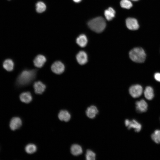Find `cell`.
I'll list each match as a JSON object with an SVG mask.
<instances>
[{"mask_svg":"<svg viewBox=\"0 0 160 160\" xmlns=\"http://www.w3.org/2000/svg\"><path fill=\"white\" fill-rule=\"evenodd\" d=\"M51 68L52 71L57 74H60L65 70L64 64L60 61H57L52 65Z\"/></svg>","mask_w":160,"mask_h":160,"instance_id":"obj_7","label":"cell"},{"mask_svg":"<svg viewBox=\"0 0 160 160\" xmlns=\"http://www.w3.org/2000/svg\"><path fill=\"white\" fill-rule=\"evenodd\" d=\"M74 2L76 3H79L80 2L81 0H73Z\"/></svg>","mask_w":160,"mask_h":160,"instance_id":"obj_27","label":"cell"},{"mask_svg":"<svg viewBox=\"0 0 160 160\" xmlns=\"http://www.w3.org/2000/svg\"><path fill=\"white\" fill-rule=\"evenodd\" d=\"M154 77L156 80L160 82V73H156L154 74Z\"/></svg>","mask_w":160,"mask_h":160,"instance_id":"obj_26","label":"cell"},{"mask_svg":"<svg viewBox=\"0 0 160 160\" xmlns=\"http://www.w3.org/2000/svg\"><path fill=\"white\" fill-rule=\"evenodd\" d=\"M25 150L27 153L31 154L36 152L37 150V148L35 145L30 144L26 146Z\"/></svg>","mask_w":160,"mask_h":160,"instance_id":"obj_23","label":"cell"},{"mask_svg":"<svg viewBox=\"0 0 160 160\" xmlns=\"http://www.w3.org/2000/svg\"><path fill=\"white\" fill-rule=\"evenodd\" d=\"M144 93L145 97L148 100H151L154 97L153 90L150 86H147L145 88Z\"/></svg>","mask_w":160,"mask_h":160,"instance_id":"obj_19","label":"cell"},{"mask_svg":"<svg viewBox=\"0 0 160 160\" xmlns=\"http://www.w3.org/2000/svg\"><path fill=\"white\" fill-rule=\"evenodd\" d=\"M82 151L81 147L78 144H73L71 148V153L74 156H77L80 155L82 153Z\"/></svg>","mask_w":160,"mask_h":160,"instance_id":"obj_17","label":"cell"},{"mask_svg":"<svg viewBox=\"0 0 160 160\" xmlns=\"http://www.w3.org/2000/svg\"><path fill=\"white\" fill-rule=\"evenodd\" d=\"M33 87L35 92L37 94H41L44 92L46 87L42 82L38 81L34 83Z\"/></svg>","mask_w":160,"mask_h":160,"instance_id":"obj_13","label":"cell"},{"mask_svg":"<svg viewBox=\"0 0 160 160\" xmlns=\"http://www.w3.org/2000/svg\"><path fill=\"white\" fill-rule=\"evenodd\" d=\"M129 55L132 61L137 63L144 62L146 58L145 52L141 47H135L133 49L129 52Z\"/></svg>","mask_w":160,"mask_h":160,"instance_id":"obj_2","label":"cell"},{"mask_svg":"<svg viewBox=\"0 0 160 160\" xmlns=\"http://www.w3.org/2000/svg\"><path fill=\"white\" fill-rule=\"evenodd\" d=\"M125 126L127 127L129 129L133 128L135 132H140L141 130V124L135 119L131 121L126 119L125 121Z\"/></svg>","mask_w":160,"mask_h":160,"instance_id":"obj_5","label":"cell"},{"mask_svg":"<svg viewBox=\"0 0 160 160\" xmlns=\"http://www.w3.org/2000/svg\"><path fill=\"white\" fill-rule=\"evenodd\" d=\"M36 73V71L34 70L23 71L18 77V84L23 85L28 83L34 78Z\"/></svg>","mask_w":160,"mask_h":160,"instance_id":"obj_3","label":"cell"},{"mask_svg":"<svg viewBox=\"0 0 160 160\" xmlns=\"http://www.w3.org/2000/svg\"><path fill=\"white\" fill-rule=\"evenodd\" d=\"M3 68L8 71H12L14 68V63L11 59H7L5 60L3 64Z\"/></svg>","mask_w":160,"mask_h":160,"instance_id":"obj_18","label":"cell"},{"mask_svg":"<svg viewBox=\"0 0 160 160\" xmlns=\"http://www.w3.org/2000/svg\"><path fill=\"white\" fill-rule=\"evenodd\" d=\"M96 154L92 151L87 150L86 154V159L87 160H94L95 159Z\"/></svg>","mask_w":160,"mask_h":160,"instance_id":"obj_25","label":"cell"},{"mask_svg":"<svg viewBox=\"0 0 160 160\" xmlns=\"http://www.w3.org/2000/svg\"><path fill=\"white\" fill-rule=\"evenodd\" d=\"M115 14V10L112 8L110 7L104 12L105 16L108 20H111L114 17Z\"/></svg>","mask_w":160,"mask_h":160,"instance_id":"obj_20","label":"cell"},{"mask_svg":"<svg viewBox=\"0 0 160 160\" xmlns=\"http://www.w3.org/2000/svg\"><path fill=\"white\" fill-rule=\"evenodd\" d=\"M58 117L60 120L68 122L70 120L71 116L68 111L66 110H62L60 111L59 113Z\"/></svg>","mask_w":160,"mask_h":160,"instance_id":"obj_14","label":"cell"},{"mask_svg":"<svg viewBox=\"0 0 160 160\" xmlns=\"http://www.w3.org/2000/svg\"><path fill=\"white\" fill-rule=\"evenodd\" d=\"M106 25L105 20L101 17L94 18L89 21L88 23L90 28L97 33L102 32L105 28Z\"/></svg>","mask_w":160,"mask_h":160,"instance_id":"obj_1","label":"cell"},{"mask_svg":"<svg viewBox=\"0 0 160 160\" xmlns=\"http://www.w3.org/2000/svg\"><path fill=\"white\" fill-rule=\"evenodd\" d=\"M76 42L80 47H83L87 45L88 40L87 36L84 34L80 35L76 39Z\"/></svg>","mask_w":160,"mask_h":160,"instance_id":"obj_15","label":"cell"},{"mask_svg":"<svg viewBox=\"0 0 160 160\" xmlns=\"http://www.w3.org/2000/svg\"><path fill=\"white\" fill-rule=\"evenodd\" d=\"M46 61V58L44 55H39L35 58L33 63L36 67L41 68L44 65Z\"/></svg>","mask_w":160,"mask_h":160,"instance_id":"obj_11","label":"cell"},{"mask_svg":"<svg viewBox=\"0 0 160 160\" xmlns=\"http://www.w3.org/2000/svg\"><path fill=\"white\" fill-rule=\"evenodd\" d=\"M152 140L157 144L160 143V130H155L151 135Z\"/></svg>","mask_w":160,"mask_h":160,"instance_id":"obj_22","label":"cell"},{"mask_svg":"<svg viewBox=\"0 0 160 160\" xmlns=\"http://www.w3.org/2000/svg\"><path fill=\"white\" fill-rule=\"evenodd\" d=\"M76 58L77 61L81 65L85 64L88 61V56L86 53L83 51H79L77 54Z\"/></svg>","mask_w":160,"mask_h":160,"instance_id":"obj_10","label":"cell"},{"mask_svg":"<svg viewBox=\"0 0 160 160\" xmlns=\"http://www.w3.org/2000/svg\"><path fill=\"white\" fill-rule=\"evenodd\" d=\"M98 112L97 108L94 105H92L88 107L86 111L87 116L89 118H94Z\"/></svg>","mask_w":160,"mask_h":160,"instance_id":"obj_12","label":"cell"},{"mask_svg":"<svg viewBox=\"0 0 160 160\" xmlns=\"http://www.w3.org/2000/svg\"><path fill=\"white\" fill-rule=\"evenodd\" d=\"M135 104L136 110L137 112L142 113L145 112L147 111L148 105L144 100L142 99L137 101Z\"/></svg>","mask_w":160,"mask_h":160,"instance_id":"obj_9","label":"cell"},{"mask_svg":"<svg viewBox=\"0 0 160 160\" xmlns=\"http://www.w3.org/2000/svg\"><path fill=\"white\" fill-rule=\"evenodd\" d=\"M36 10L39 13H41L46 9V6L43 2L40 1L37 2L36 4Z\"/></svg>","mask_w":160,"mask_h":160,"instance_id":"obj_21","label":"cell"},{"mask_svg":"<svg viewBox=\"0 0 160 160\" xmlns=\"http://www.w3.org/2000/svg\"><path fill=\"white\" fill-rule=\"evenodd\" d=\"M132 1H138V0H131Z\"/></svg>","mask_w":160,"mask_h":160,"instance_id":"obj_28","label":"cell"},{"mask_svg":"<svg viewBox=\"0 0 160 160\" xmlns=\"http://www.w3.org/2000/svg\"><path fill=\"white\" fill-rule=\"evenodd\" d=\"M20 98L22 102L26 103H30L32 99L31 95L29 92L22 93L20 96Z\"/></svg>","mask_w":160,"mask_h":160,"instance_id":"obj_16","label":"cell"},{"mask_svg":"<svg viewBox=\"0 0 160 160\" xmlns=\"http://www.w3.org/2000/svg\"><path fill=\"white\" fill-rule=\"evenodd\" d=\"M120 4L122 8L126 9H129L132 6V3L129 0H122Z\"/></svg>","mask_w":160,"mask_h":160,"instance_id":"obj_24","label":"cell"},{"mask_svg":"<svg viewBox=\"0 0 160 160\" xmlns=\"http://www.w3.org/2000/svg\"><path fill=\"white\" fill-rule=\"evenodd\" d=\"M143 92L142 87L139 84L132 85L129 89L130 94L133 97L135 98L140 97L142 94Z\"/></svg>","mask_w":160,"mask_h":160,"instance_id":"obj_4","label":"cell"},{"mask_svg":"<svg viewBox=\"0 0 160 160\" xmlns=\"http://www.w3.org/2000/svg\"><path fill=\"white\" fill-rule=\"evenodd\" d=\"M22 125V121L19 117H13L10 120L9 124V127L11 130L15 131L19 128Z\"/></svg>","mask_w":160,"mask_h":160,"instance_id":"obj_8","label":"cell"},{"mask_svg":"<svg viewBox=\"0 0 160 160\" xmlns=\"http://www.w3.org/2000/svg\"><path fill=\"white\" fill-rule=\"evenodd\" d=\"M126 24L127 27L129 30H136L139 27L137 20L135 18L129 17L126 20Z\"/></svg>","mask_w":160,"mask_h":160,"instance_id":"obj_6","label":"cell"},{"mask_svg":"<svg viewBox=\"0 0 160 160\" xmlns=\"http://www.w3.org/2000/svg\"></svg>","mask_w":160,"mask_h":160,"instance_id":"obj_29","label":"cell"}]
</instances>
